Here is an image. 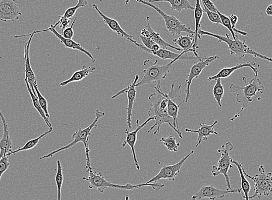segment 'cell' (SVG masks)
<instances>
[{
    "instance_id": "1",
    "label": "cell",
    "mask_w": 272,
    "mask_h": 200,
    "mask_svg": "<svg viewBox=\"0 0 272 200\" xmlns=\"http://www.w3.org/2000/svg\"><path fill=\"white\" fill-rule=\"evenodd\" d=\"M154 89L156 90V92L151 94L149 98L151 108L148 112V115L150 117L154 116L156 123L148 131V133H150L155 129V127H157V128L154 133V135H156L160 133L161 126L164 123H167L182 139L183 138L182 133H179L175 128L173 125V119L168 115L167 108L168 100L166 94L161 91V84H157Z\"/></svg>"
},
{
    "instance_id": "2",
    "label": "cell",
    "mask_w": 272,
    "mask_h": 200,
    "mask_svg": "<svg viewBox=\"0 0 272 200\" xmlns=\"http://www.w3.org/2000/svg\"><path fill=\"white\" fill-rule=\"evenodd\" d=\"M87 168V172L89 173L88 177H83L82 179L89 183L88 188L90 189H97L98 192L101 193H104L105 190L109 188L130 191V190L140 189L144 187V186H151V188L156 190V191H159V190L163 189L164 186V184L157 182L151 183V184H147L146 182L144 184L137 185L127 184L122 185L112 184V183L106 180L105 178L103 177L102 172H99L98 174L96 173L94 171V169L91 166Z\"/></svg>"
},
{
    "instance_id": "3",
    "label": "cell",
    "mask_w": 272,
    "mask_h": 200,
    "mask_svg": "<svg viewBox=\"0 0 272 200\" xmlns=\"http://www.w3.org/2000/svg\"><path fill=\"white\" fill-rule=\"evenodd\" d=\"M258 72L255 74V77L249 82V84H247V79L245 77L242 78L243 81L245 84L244 86H236L232 84L230 86V91L232 93L238 92L236 95V101L238 102H242L243 106L241 108L239 112L233 117L231 120L238 118L240 116V113L244 111V109L247 107L249 103L253 101V97H256L258 101L262 100L260 97L257 95V92H260L264 94L265 91V88L261 85L260 79L258 78Z\"/></svg>"
},
{
    "instance_id": "4",
    "label": "cell",
    "mask_w": 272,
    "mask_h": 200,
    "mask_svg": "<svg viewBox=\"0 0 272 200\" xmlns=\"http://www.w3.org/2000/svg\"><path fill=\"white\" fill-rule=\"evenodd\" d=\"M177 60H171L169 63L164 65L158 64V61L154 62L147 59L144 61L143 78L140 82H137L136 87L148 85L154 89L158 84L163 80L169 74L172 65Z\"/></svg>"
},
{
    "instance_id": "5",
    "label": "cell",
    "mask_w": 272,
    "mask_h": 200,
    "mask_svg": "<svg viewBox=\"0 0 272 200\" xmlns=\"http://www.w3.org/2000/svg\"><path fill=\"white\" fill-rule=\"evenodd\" d=\"M198 34L200 36H208L216 38L218 40L219 43H225L228 47V50L230 51V54L235 55V56L239 59H242L246 54H249L253 55L255 58H260L262 59L267 60L272 63V58L263 56L261 54L258 53L257 51L250 48L247 46L245 41H242L237 39L236 40H233L230 39L228 34H226V36H222L211 33L206 31L202 30L200 29L198 31Z\"/></svg>"
},
{
    "instance_id": "6",
    "label": "cell",
    "mask_w": 272,
    "mask_h": 200,
    "mask_svg": "<svg viewBox=\"0 0 272 200\" xmlns=\"http://www.w3.org/2000/svg\"><path fill=\"white\" fill-rule=\"evenodd\" d=\"M105 116V112L100 111L99 109H96L95 111V119L94 121L91 123V125L85 129H79L76 132L72 134V137L74 139L73 142L68 144L66 146L61 147L56 150L53 151V152L46 155V156L40 157V160L53 157L55 154L59 152V151L69 149V148L74 147L77 144L81 142L84 145L87 162L91 161V158L90 156H89L90 150H89L88 144L89 137L91 135L92 130L95 128V127H97V123L99 121V120L101 119L102 117Z\"/></svg>"
},
{
    "instance_id": "7",
    "label": "cell",
    "mask_w": 272,
    "mask_h": 200,
    "mask_svg": "<svg viewBox=\"0 0 272 200\" xmlns=\"http://www.w3.org/2000/svg\"><path fill=\"white\" fill-rule=\"evenodd\" d=\"M243 171L244 175L254 182V194L249 197V199L258 198L260 199L262 196H269L272 193V173H266L264 166L261 165L258 171L259 174L254 177L247 173L244 167Z\"/></svg>"
},
{
    "instance_id": "8",
    "label": "cell",
    "mask_w": 272,
    "mask_h": 200,
    "mask_svg": "<svg viewBox=\"0 0 272 200\" xmlns=\"http://www.w3.org/2000/svg\"><path fill=\"white\" fill-rule=\"evenodd\" d=\"M136 1L141 3V4L150 6L159 13L163 17L166 25V29L171 34L172 37L175 35L181 36L182 32L191 34V35L195 36V31H193L189 27H187L184 24L182 23L180 20L175 18L173 15H168L164 12L157 6L155 5L153 3L144 1V0H136Z\"/></svg>"
},
{
    "instance_id": "9",
    "label": "cell",
    "mask_w": 272,
    "mask_h": 200,
    "mask_svg": "<svg viewBox=\"0 0 272 200\" xmlns=\"http://www.w3.org/2000/svg\"><path fill=\"white\" fill-rule=\"evenodd\" d=\"M233 150V146L230 142L222 145L221 149L218 150V153H221V157L218 162V167L213 165L212 167V173L214 177H217L220 174H222L225 178L227 189L228 191H232L231 185H230V179L228 176V171L230 168H232V160L229 152Z\"/></svg>"
},
{
    "instance_id": "10",
    "label": "cell",
    "mask_w": 272,
    "mask_h": 200,
    "mask_svg": "<svg viewBox=\"0 0 272 200\" xmlns=\"http://www.w3.org/2000/svg\"><path fill=\"white\" fill-rule=\"evenodd\" d=\"M135 46L140 48V49L145 51L146 52L152 54L154 56H156L161 58L162 60H188L197 63V62L206 59L208 57L203 55H199V56H189L187 55V51H183L181 54H177L167 50L162 49L160 48L159 50H151L147 49L143 45H141L136 41L133 44Z\"/></svg>"
},
{
    "instance_id": "11",
    "label": "cell",
    "mask_w": 272,
    "mask_h": 200,
    "mask_svg": "<svg viewBox=\"0 0 272 200\" xmlns=\"http://www.w3.org/2000/svg\"><path fill=\"white\" fill-rule=\"evenodd\" d=\"M181 86H175L174 83L171 85L170 91L166 94L167 98V112L172 119H173V125L179 133H181L179 129L178 115L179 114V108L181 104H178L177 102L181 101Z\"/></svg>"
},
{
    "instance_id": "12",
    "label": "cell",
    "mask_w": 272,
    "mask_h": 200,
    "mask_svg": "<svg viewBox=\"0 0 272 200\" xmlns=\"http://www.w3.org/2000/svg\"><path fill=\"white\" fill-rule=\"evenodd\" d=\"M194 153V150H192L187 156L182 158L176 164L170 165H163V167L161 168L160 172H158V174L154 176L150 180L147 182V184L157 182L158 181L161 180V179H167V180L170 181H174L175 177H177V174L180 172L185 161Z\"/></svg>"
},
{
    "instance_id": "13",
    "label": "cell",
    "mask_w": 272,
    "mask_h": 200,
    "mask_svg": "<svg viewBox=\"0 0 272 200\" xmlns=\"http://www.w3.org/2000/svg\"><path fill=\"white\" fill-rule=\"evenodd\" d=\"M242 189H233L232 191L221 190L215 187L213 185L205 186L200 189L198 193L192 196V200H200L202 199H209L211 200L220 199L224 198L228 193H241Z\"/></svg>"
},
{
    "instance_id": "14",
    "label": "cell",
    "mask_w": 272,
    "mask_h": 200,
    "mask_svg": "<svg viewBox=\"0 0 272 200\" xmlns=\"http://www.w3.org/2000/svg\"><path fill=\"white\" fill-rule=\"evenodd\" d=\"M23 13L16 0H0V20L6 22L19 19Z\"/></svg>"
},
{
    "instance_id": "15",
    "label": "cell",
    "mask_w": 272,
    "mask_h": 200,
    "mask_svg": "<svg viewBox=\"0 0 272 200\" xmlns=\"http://www.w3.org/2000/svg\"><path fill=\"white\" fill-rule=\"evenodd\" d=\"M218 58H219L218 56L208 57L206 59L198 61L197 63H196L192 65L190 69V71H189V73L188 75L187 80H186V82H187V87H186L185 90V102H188L189 99L191 98V95L190 92V88L193 80H194L195 78H198L199 76L201 75L203 70H204L206 67H208L210 64L212 63L213 61L218 59Z\"/></svg>"
},
{
    "instance_id": "16",
    "label": "cell",
    "mask_w": 272,
    "mask_h": 200,
    "mask_svg": "<svg viewBox=\"0 0 272 200\" xmlns=\"http://www.w3.org/2000/svg\"><path fill=\"white\" fill-rule=\"evenodd\" d=\"M140 78L139 75H136L135 78H134V81L132 84L127 86V87L117 93L116 94L113 95L111 99H114L117 97L123 94V93H127V99H128V105L127 106V126L128 127L129 129L132 128V112L134 101H135L137 92L136 91V84L138 82Z\"/></svg>"
},
{
    "instance_id": "17",
    "label": "cell",
    "mask_w": 272,
    "mask_h": 200,
    "mask_svg": "<svg viewBox=\"0 0 272 200\" xmlns=\"http://www.w3.org/2000/svg\"><path fill=\"white\" fill-rule=\"evenodd\" d=\"M155 120L154 116L150 117V118L146 120V121L142 124V125H140L139 120H137V127L135 130L133 131V132H129L128 130H126L125 131V134L126 135V139L125 141H123L122 144V147L123 148H125L126 146H127V145H128V146H129L131 148V150H132L134 164H135L137 171H139L140 170V167L139 164L138 160H137L135 151V145L137 139V134H138L139 131L141 130V129H143V127L144 126H146L148 123L151 121V120Z\"/></svg>"
},
{
    "instance_id": "18",
    "label": "cell",
    "mask_w": 272,
    "mask_h": 200,
    "mask_svg": "<svg viewBox=\"0 0 272 200\" xmlns=\"http://www.w3.org/2000/svg\"><path fill=\"white\" fill-rule=\"evenodd\" d=\"M47 31H50L51 33H53L55 36H56L58 40H60V43L63 45V46L67 48H70V49L77 50L83 52L86 55L91 58L94 63L95 62V59L94 56H92V54L89 52L88 50L84 49L83 47L81 46V45L79 43L75 42L73 40H68L65 39L61 34L58 33L56 30V27L53 25H51L46 30H38L34 31L33 32L34 34L39 33L41 32H47Z\"/></svg>"
},
{
    "instance_id": "19",
    "label": "cell",
    "mask_w": 272,
    "mask_h": 200,
    "mask_svg": "<svg viewBox=\"0 0 272 200\" xmlns=\"http://www.w3.org/2000/svg\"><path fill=\"white\" fill-rule=\"evenodd\" d=\"M34 33H31L29 34H26V35L23 36H15L13 37L15 39H18V38H21L24 37L30 36V39L28 42L25 45V58L26 61V68H25V74L26 78L28 81L29 84L30 86L31 89H32L34 95L37 96L36 92L35 89H34V86L37 85V79L33 71L32 66H31L30 61V56H29V50H30V43L32 42V40L34 36Z\"/></svg>"
},
{
    "instance_id": "20",
    "label": "cell",
    "mask_w": 272,
    "mask_h": 200,
    "mask_svg": "<svg viewBox=\"0 0 272 200\" xmlns=\"http://www.w3.org/2000/svg\"><path fill=\"white\" fill-rule=\"evenodd\" d=\"M92 8L95 9L96 11H97L100 15L102 17L103 20H104L105 23L107 25H108L110 29H111L113 32H114L118 36L124 38L128 42L134 44L136 42L135 40H134V36L130 35V34H127L120 27L119 23L117 20L110 18L109 17L107 16L101 11V10L99 9L98 6L96 4H93Z\"/></svg>"
},
{
    "instance_id": "21",
    "label": "cell",
    "mask_w": 272,
    "mask_h": 200,
    "mask_svg": "<svg viewBox=\"0 0 272 200\" xmlns=\"http://www.w3.org/2000/svg\"><path fill=\"white\" fill-rule=\"evenodd\" d=\"M256 61L257 58L254 57L252 60L246 62V63L237 64L235 66L233 67H225L223 68L218 72V74L213 76V77H209L208 81H211L213 80H216V79L218 78L222 79L228 78L233 73L234 71L244 67L250 68L251 70L254 71V73L256 74L258 72V68L254 67V65L256 64Z\"/></svg>"
},
{
    "instance_id": "22",
    "label": "cell",
    "mask_w": 272,
    "mask_h": 200,
    "mask_svg": "<svg viewBox=\"0 0 272 200\" xmlns=\"http://www.w3.org/2000/svg\"><path fill=\"white\" fill-rule=\"evenodd\" d=\"M147 29H143L141 32L140 35L149 38V39L153 40L155 43L159 46L162 49L167 50L168 48H170L171 49L175 50L180 51H183L181 48H178L168 44L162 39L160 36V34L155 32L151 27L150 23V18L149 16L147 17Z\"/></svg>"
},
{
    "instance_id": "23",
    "label": "cell",
    "mask_w": 272,
    "mask_h": 200,
    "mask_svg": "<svg viewBox=\"0 0 272 200\" xmlns=\"http://www.w3.org/2000/svg\"><path fill=\"white\" fill-rule=\"evenodd\" d=\"M0 118L1 119L3 129H4L2 137L0 140V159H1L6 154L12 151L13 144L11 137H10L7 122L1 111H0Z\"/></svg>"
},
{
    "instance_id": "24",
    "label": "cell",
    "mask_w": 272,
    "mask_h": 200,
    "mask_svg": "<svg viewBox=\"0 0 272 200\" xmlns=\"http://www.w3.org/2000/svg\"><path fill=\"white\" fill-rule=\"evenodd\" d=\"M218 123V120H216L211 125H207L205 123L200 124V128L198 130H191L189 129H185L186 132L195 133L198 134V142L195 145V147L197 148L202 143V141H207L209 137L212 134L218 135V133L214 129V127Z\"/></svg>"
},
{
    "instance_id": "25",
    "label": "cell",
    "mask_w": 272,
    "mask_h": 200,
    "mask_svg": "<svg viewBox=\"0 0 272 200\" xmlns=\"http://www.w3.org/2000/svg\"><path fill=\"white\" fill-rule=\"evenodd\" d=\"M173 42L181 48V49L183 51H191L194 53V55L196 57L199 56V54L197 53L196 50H194V46L195 43V36H180L177 39H173Z\"/></svg>"
},
{
    "instance_id": "26",
    "label": "cell",
    "mask_w": 272,
    "mask_h": 200,
    "mask_svg": "<svg viewBox=\"0 0 272 200\" xmlns=\"http://www.w3.org/2000/svg\"><path fill=\"white\" fill-rule=\"evenodd\" d=\"M95 70L96 68L95 67H87V65H84L81 70L75 72L68 80L61 82L60 86L64 87V86L70 84V83L83 80L84 78L88 77L89 74L92 73Z\"/></svg>"
},
{
    "instance_id": "27",
    "label": "cell",
    "mask_w": 272,
    "mask_h": 200,
    "mask_svg": "<svg viewBox=\"0 0 272 200\" xmlns=\"http://www.w3.org/2000/svg\"><path fill=\"white\" fill-rule=\"evenodd\" d=\"M203 8L201 5V2L200 0H196V4L194 9V18L195 22V43L194 46V50H196L199 48L198 46V39L201 40V37L198 34V31L201 29V20L203 15Z\"/></svg>"
},
{
    "instance_id": "28",
    "label": "cell",
    "mask_w": 272,
    "mask_h": 200,
    "mask_svg": "<svg viewBox=\"0 0 272 200\" xmlns=\"http://www.w3.org/2000/svg\"><path fill=\"white\" fill-rule=\"evenodd\" d=\"M149 2L154 3L156 2H168L171 5V9L175 10L178 12H181L182 10L195 9L188 0H149Z\"/></svg>"
},
{
    "instance_id": "29",
    "label": "cell",
    "mask_w": 272,
    "mask_h": 200,
    "mask_svg": "<svg viewBox=\"0 0 272 200\" xmlns=\"http://www.w3.org/2000/svg\"><path fill=\"white\" fill-rule=\"evenodd\" d=\"M232 164L236 165L240 174V180H241V189L243 192V199L245 200H249V193L251 190V186L249 181L246 178V176L244 175L243 171V165L242 163H239L235 160L232 159Z\"/></svg>"
},
{
    "instance_id": "30",
    "label": "cell",
    "mask_w": 272,
    "mask_h": 200,
    "mask_svg": "<svg viewBox=\"0 0 272 200\" xmlns=\"http://www.w3.org/2000/svg\"><path fill=\"white\" fill-rule=\"evenodd\" d=\"M25 81L26 82V87L27 91H28L31 99H32L33 106L35 108L38 112H39V114L44 120L45 122L47 124V125L49 127L50 129H53V126H52L51 122H50L49 119L47 118L46 113H45L44 110L40 104L39 100L38 99V98L36 96L34 95L32 89H31L30 86L29 84L28 81L26 78L25 79Z\"/></svg>"
},
{
    "instance_id": "31",
    "label": "cell",
    "mask_w": 272,
    "mask_h": 200,
    "mask_svg": "<svg viewBox=\"0 0 272 200\" xmlns=\"http://www.w3.org/2000/svg\"><path fill=\"white\" fill-rule=\"evenodd\" d=\"M53 129H50L49 130L47 131L46 132L44 133L41 134L39 137L36 138V139L29 140L28 142H27L25 146L23 147L19 148L18 150H17L14 151H12L11 152L8 153L5 155L6 156H11L12 154H15L19 152L20 151H25L27 150H30L33 149L34 147H36L37 145L39 144V141L41 139H42L43 137L48 135V134H50L53 132Z\"/></svg>"
},
{
    "instance_id": "32",
    "label": "cell",
    "mask_w": 272,
    "mask_h": 200,
    "mask_svg": "<svg viewBox=\"0 0 272 200\" xmlns=\"http://www.w3.org/2000/svg\"><path fill=\"white\" fill-rule=\"evenodd\" d=\"M77 1L78 3L76 5L67 9L63 15H58V18L61 19L71 20L73 18L79 8L85 7L88 4L87 0H77Z\"/></svg>"
},
{
    "instance_id": "33",
    "label": "cell",
    "mask_w": 272,
    "mask_h": 200,
    "mask_svg": "<svg viewBox=\"0 0 272 200\" xmlns=\"http://www.w3.org/2000/svg\"><path fill=\"white\" fill-rule=\"evenodd\" d=\"M216 84L213 88V93L214 99L218 102L219 107H221V100L224 96V88L221 83V79H216Z\"/></svg>"
},
{
    "instance_id": "34",
    "label": "cell",
    "mask_w": 272,
    "mask_h": 200,
    "mask_svg": "<svg viewBox=\"0 0 272 200\" xmlns=\"http://www.w3.org/2000/svg\"><path fill=\"white\" fill-rule=\"evenodd\" d=\"M57 170L56 177H55V181L57 188V200H61V188L63 186L64 177L63 174V168L60 160H57Z\"/></svg>"
},
{
    "instance_id": "35",
    "label": "cell",
    "mask_w": 272,
    "mask_h": 200,
    "mask_svg": "<svg viewBox=\"0 0 272 200\" xmlns=\"http://www.w3.org/2000/svg\"><path fill=\"white\" fill-rule=\"evenodd\" d=\"M160 141L166 147L168 150L174 151V152H177L178 147L180 146V144L177 143L176 140L173 136H168L166 139L162 137Z\"/></svg>"
},
{
    "instance_id": "36",
    "label": "cell",
    "mask_w": 272,
    "mask_h": 200,
    "mask_svg": "<svg viewBox=\"0 0 272 200\" xmlns=\"http://www.w3.org/2000/svg\"><path fill=\"white\" fill-rule=\"evenodd\" d=\"M217 12L218 13V14L220 17V19L221 20L222 26L228 29L230 34H231L233 40H236L237 39H238V36H237V34L234 32L229 17L222 14V13L220 12L218 9L217 10Z\"/></svg>"
},
{
    "instance_id": "37",
    "label": "cell",
    "mask_w": 272,
    "mask_h": 200,
    "mask_svg": "<svg viewBox=\"0 0 272 200\" xmlns=\"http://www.w3.org/2000/svg\"><path fill=\"white\" fill-rule=\"evenodd\" d=\"M34 89H35V91L37 94V97L38 98V99H39V100L40 104L41 106V107H42L43 109L44 110L45 113H46L47 118L48 119H49L50 115L49 114V112H48V110L47 100H46V98H44V97L41 94V93L39 91V89H38L37 85L34 86Z\"/></svg>"
},
{
    "instance_id": "38",
    "label": "cell",
    "mask_w": 272,
    "mask_h": 200,
    "mask_svg": "<svg viewBox=\"0 0 272 200\" xmlns=\"http://www.w3.org/2000/svg\"><path fill=\"white\" fill-rule=\"evenodd\" d=\"M203 11L206 13V14H207L208 18L210 20H211V22L216 24L217 26H218L219 25H222L221 20L220 19V17L218 12L211 11L207 8H206L205 5H203Z\"/></svg>"
},
{
    "instance_id": "39",
    "label": "cell",
    "mask_w": 272,
    "mask_h": 200,
    "mask_svg": "<svg viewBox=\"0 0 272 200\" xmlns=\"http://www.w3.org/2000/svg\"><path fill=\"white\" fill-rule=\"evenodd\" d=\"M140 38L142 41L143 46L147 48V49L151 50H157L160 49L161 47L155 43L153 40L149 39V38L141 35L140 36Z\"/></svg>"
},
{
    "instance_id": "40",
    "label": "cell",
    "mask_w": 272,
    "mask_h": 200,
    "mask_svg": "<svg viewBox=\"0 0 272 200\" xmlns=\"http://www.w3.org/2000/svg\"><path fill=\"white\" fill-rule=\"evenodd\" d=\"M77 19V17H75L74 20V21L73 23H72V25H71V26L67 27V28L65 29L63 31V33L61 34V35L65 38V39H68V40H73V38L74 36L73 27L75 23V21H76Z\"/></svg>"
},
{
    "instance_id": "41",
    "label": "cell",
    "mask_w": 272,
    "mask_h": 200,
    "mask_svg": "<svg viewBox=\"0 0 272 200\" xmlns=\"http://www.w3.org/2000/svg\"><path fill=\"white\" fill-rule=\"evenodd\" d=\"M9 165L8 156H5L0 159V181H1L2 175L7 170Z\"/></svg>"
},
{
    "instance_id": "42",
    "label": "cell",
    "mask_w": 272,
    "mask_h": 200,
    "mask_svg": "<svg viewBox=\"0 0 272 200\" xmlns=\"http://www.w3.org/2000/svg\"><path fill=\"white\" fill-rule=\"evenodd\" d=\"M230 23H231V25L234 31V32L236 34H240L241 35L246 36L247 35V33L243 32V31H240L236 29V25L238 22V17L236 15L232 14L229 16Z\"/></svg>"
},
{
    "instance_id": "43",
    "label": "cell",
    "mask_w": 272,
    "mask_h": 200,
    "mask_svg": "<svg viewBox=\"0 0 272 200\" xmlns=\"http://www.w3.org/2000/svg\"><path fill=\"white\" fill-rule=\"evenodd\" d=\"M202 4L205 5L206 8L210 10V11L217 12L218 9H217L214 3L212 2L211 0H202Z\"/></svg>"
},
{
    "instance_id": "44",
    "label": "cell",
    "mask_w": 272,
    "mask_h": 200,
    "mask_svg": "<svg viewBox=\"0 0 272 200\" xmlns=\"http://www.w3.org/2000/svg\"><path fill=\"white\" fill-rule=\"evenodd\" d=\"M71 22V20L69 19H60L58 20V21L56 23L57 25H59L60 24V29L61 31V33H63V31L67 28L68 25H70V23Z\"/></svg>"
},
{
    "instance_id": "45",
    "label": "cell",
    "mask_w": 272,
    "mask_h": 200,
    "mask_svg": "<svg viewBox=\"0 0 272 200\" xmlns=\"http://www.w3.org/2000/svg\"><path fill=\"white\" fill-rule=\"evenodd\" d=\"M265 12H266L267 15L272 16V4L268 5Z\"/></svg>"
},
{
    "instance_id": "46",
    "label": "cell",
    "mask_w": 272,
    "mask_h": 200,
    "mask_svg": "<svg viewBox=\"0 0 272 200\" xmlns=\"http://www.w3.org/2000/svg\"><path fill=\"white\" fill-rule=\"evenodd\" d=\"M125 200H130L129 196L128 195L125 196Z\"/></svg>"
},
{
    "instance_id": "47",
    "label": "cell",
    "mask_w": 272,
    "mask_h": 200,
    "mask_svg": "<svg viewBox=\"0 0 272 200\" xmlns=\"http://www.w3.org/2000/svg\"><path fill=\"white\" fill-rule=\"evenodd\" d=\"M130 1V0H126L125 1V4L127 5V4H129V2Z\"/></svg>"
}]
</instances>
